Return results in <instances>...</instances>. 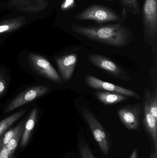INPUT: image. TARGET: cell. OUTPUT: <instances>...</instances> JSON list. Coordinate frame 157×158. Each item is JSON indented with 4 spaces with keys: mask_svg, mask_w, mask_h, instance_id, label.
Instances as JSON below:
<instances>
[{
    "mask_svg": "<svg viewBox=\"0 0 157 158\" xmlns=\"http://www.w3.org/2000/svg\"><path fill=\"white\" fill-rule=\"evenodd\" d=\"M77 61V55L75 53L65 55L56 59V63L62 80L67 81L71 78L73 74Z\"/></svg>",
    "mask_w": 157,
    "mask_h": 158,
    "instance_id": "obj_10",
    "label": "cell"
},
{
    "mask_svg": "<svg viewBox=\"0 0 157 158\" xmlns=\"http://www.w3.org/2000/svg\"><path fill=\"white\" fill-rule=\"evenodd\" d=\"M124 11L134 16L139 15L141 10L138 0H118Z\"/></svg>",
    "mask_w": 157,
    "mask_h": 158,
    "instance_id": "obj_16",
    "label": "cell"
},
{
    "mask_svg": "<svg viewBox=\"0 0 157 158\" xmlns=\"http://www.w3.org/2000/svg\"><path fill=\"white\" fill-rule=\"evenodd\" d=\"M76 0H64L63 2L61 9L63 11H67L72 9L76 4Z\"/></svg>",
    "mask_w": 157,
    "mask_h": 158,
    "instance_id": "obj_22",
    "label": "cell"
},
{
    "mask_svg": "<svg viewBox=\"0 0 157 158\" xmlns=\"http://www.w3.org/2000/svg\"><path fill=\"white\" fill-rule=\"evenodd\" d=\"M88 59L92 64L106 71L113 77L124 81H131L127 71L106 56L99 54H90Z\"/></svg>",
    "mask_w": 157,
    "mask_h": 158,
    "instance_id": "obj_5",
    "label": "cell"
},
{
    "mask_svg": "<svg viewBox=\"0 0 157 158\" xmlns=\"http://www.w3.org/2000/svg\"><path fill=\"white\" fill-rule=\"evenodd\" d=\"M106 1H109V2H112V1H114V0H106Z\"/></svg>",
    "mask_w": 157,
    "mask_h": 158,
    "instance_id": "obj_27",
    "label": "cell"
},
{
    "mask_svg": "<svg viewBox=\"0 0 157 158\" xmlns=\"http://www.w3.org/2000/svg\"><path fill=\"white\" fill-rule=\"evenodd\" d=\"M130 158H138V151L137 149H134Z\"/></svg>",
    "mask_w": 157,
    "mask_h": 158,
    "instance_id": "obj_25",
    "label": "cell"
},
{
    "mask_svg": "<svg viewBox=\"0 0 157 158\" xmlns=\"http://www.w3.org/2000/svg\"><path fill=\"white\" fill-rule=\"evenodd\" d=\"M7 87V79L3 73L0 71V98L2 96Z\"/></svg>",
    "mask_w": 157,
    "mask_h": 158,
    "instance_id": "obj_21",
    "label": "cell"
},
{
    "mask_svg": "<svg viewBox=\"0 0 157 158\" xmlns=\"http://www.w3.org/2000/svg\"><path fill=\"white\" fill-rule=\"evenodd\" d=\"M78 146L80 158H96L89 146L84 140L79 139Z\"/></svg>",
    "mask_w": 157,
    "mask_h": 158,
    "instance_id": "obj_19",
    "label": "cell"
},
{
    "mask_svg": "<svg viewBox=\"0 0 157 158\" xmlns=\"http://www.w3.org/2000/svg\"><path fill=\"white\" fill-rule=\"evenodd\" d=\"M25 124V121H22L14 128H12L6 131L1 137V148L7 145L9 141L19 131L20 128Z\"/></svg>",
    "mask_w": 157,
    "mask_h": 158,
    "instance_id": "obj_18",
    "label": "cell"
},
{
    "mask_svg": "<svg viewBox=\"0 0 157 158\" xmlns=\"http://www.w3.org/2000/svg\"><path fill=\"white\" fill-rule=\"evenodd\" d=\"M37 115L38 110L37 108L33 109L30 112L27 120L25 123L24 131L21 136L20 143V146L21 147L26 146L29 141L31 133L37 121Z\"/></svg>",
    "mask_w": 157,
    "mask_h": 158,
    "instance_id": "obj_12",
    "label": "cell"
},
{
    "mask_svg": "<svg viewBox=\"0 0 157 158\" xmlns=\"http://www.w3.org/2000/svg\"><path fill=\"white\" fill-rule=\"evenodd\" d=\"M149 112L157 119V93L156 90L152 94L150 89L146 88L144 93V104Z\"/></svg>",
    "mask_w": 157,
    "mask_h": 158,
    "instance_id": "obj_14",
    "label": "cell"
},
{
    "mask_svg": "<svg viewBox=\"0 0 157 158\" xmlns=\"http://www.w3.org/2000/svg\"><path fill=\"white\" fill-rule=\"evenodd\" d=\"M25 125L20 128L19 131L12 138V139L9 141V143L6 145V148H7L8 150L10 151V154H11V156L12 157H13L14 153L16 149L18 144V143L20 141V138L22 136Z\"/></svg>",
    "mask_w": 157,
    "mask_h": 158,
    "instance_id": "obj_20",
    "label": "cell"
},
{
    "mask_svg": "<svg viewBox=\"0 0 157 158\" xmlns=\"http://www.w3.org/2000/svg\"><path fill=\"white\" fill-rule=\"evenodd\" d=\"M12 1H13V2H16V1H18V0H12Z\"/></svg>",
    "mask_w": 157,
    "mask_h": 158,
    "instance_id": "obj_28",
    "label": "cell"
},
{
    "mask_svg": "<svg viewBox=\"0 0 157 158\" xmlns=\"http://www.w3.org/2000/svg\"><path fill=\"white\" fill-rule=\"evenodd\" d=\"M149 158H157V149L152 148Z\"/></svg>",
    "mask_w": 157,
    "mask_h": 158,
    "instance_id": "obj_24",
    "label": "cell"
},
{
    "mask_svg": "<svg viewBox=\"0 0 157 158\" xmlns=\"http://www.w3.org/2000/svg\"><path fill=\"white\" fill-rule=\"evenodd\" d=\"M71 30L91 40L117 47H125L134 38L131 29L122 21L107 25L89 26L73 24Z\"/></svg>",
    "mask_w": 157,
    "mask_h": 158,
    "instance_id": "obj_1",
    "label": "cell"
},
{
    "mask_svg": "<svg viewBox=\"0 0 157 158\" xmlns=\"http://www.w3.org/2000/svg\"><path fill=\"white\" fill-rule=\"evenodd\" d=\"M96 94L98 99L107 106L113 105L128 99V97L124 95L107 91H98Z\"/></svg>",
    "mask_w": 157,
    "mask_h": 158,
    "instance_id": "obj_13",
    "label": "cell"
},
{
    "mask_svg": "<svg viewBox=\"0 0 157 158\" xmlns=\"http://www.w3.org/2000/svg\"><path fill=\"white\" fill-rule=\"evenodd\" d=\"M143 23L146 40L155 41L157 37V0H144Z\"/></svg>",
    "mask_w": 157,
    "mask_h": 158,
    "instance_id": "obj_4",
    "label": "cell"
},
{
    "mask_svg": "<svg viewBox=\"0 0 157 158\" xmlns=\"http://www.w3.org/2000/svg\"><path fill=\"white\" fill-rule=\"evenodd\" d=\"M157 119L152 115L144 106L143 123L153 143L154 149H157Z\"/></svg>",
    "mask_w": 157,
    "mask_h": 158,
    "instance_id": "obj_11",
    "label": "cell"
},
{
    "mask_svg": "<svg viewBox=\"0 0 157 158\" xmlns=\"http://www.w3.org/2000/svg\"><path fill=\"white\" fill-rule=\"evenodd\" d=\"M28 59L34 70L39 74L56 83H63V80L57 71L45 57L35 54H29Z\"/></svg>",
    "mask_w": 157,
    "mask_h": 158,
    "instance_id": "obj_7",
    "label": "cell"
},
{
    "mask_svg": "<svg viewBox=\"0 0 157 158\" xmlns=\"http://www.w3.org/2000/svg\"><path fill=\"white\" fill-rule=\"evenodd\" d=\"M85 81L88 86L94 89L118 93L124 95L125 96L134 98L137 99H140L141 98L140 95L133 90L127 89L108 82L104 81L91 75H86L85 77Z\"/></svg>",
    "mask_w": 157,
    "mask_h": 158,
    "instance_id": "obj_8",
    "label": "cell"
},
{
    "mask_svg": "<svg viewBox=\"0 0 157 158\" xmlns=\"http://www.w3.org/2000/svg\"><path fill=\"white\" fill-rule=\"evenodd\" d=\"M82 114L88 124L94 139L98 145L102 153L105 156L109 154L111 141L107 132L100 123L88 109L82 107Z\"/></svg>",
    "mask_w": 157,
    "mask_h": 158,
    "instance_id": "obj_3",
    "label": "cell"
},
{
    "mask_svg": "<svg viewBox=\"0 0 157 158\" xmlns=\"http://www.w3.org/2000/svg\"><path fill=\"white\" fill-rule=\"evenodd\" d=\"M49 87L45 85H36L22 92L13 99L6 108L5 112L7 113L24 106L38 98L48 93Z\"/></svg>",
    "mask_w": 157,
    "mask_h": 158,
    "instance_id": "obj_6",
    "label": "cell"
},
{
    "mask_svg": "<svg viewBox=\"0 0 157 158\" xmlns=\"http://www.w3.org/2000/svg\"><path fill=\"white\" fill-rule=\"evenodd\" d=\"M26 112V110H21L18 111L8 116L0 122V137L6 130H7L13 123L20 118Z\"/></svg>",
    "mask_w": 157,
    "mask_h": 158,
    "instance_id": "obj_17",
    "label": "cell"
},
{
    "mask_svg": "<svg viewBox=\"0 0 157 158\" xmlns=\"http://www.w3.org/2000/svg\"><path fill=\"white\" fill-rule=\"evenodd\" d=\"M141 107L139 104L128 105L118 110L119 118L128 130L137 131L140 127Z\"/></svg>",
    "mask_w": 157,
    "mask_h": 158,
    "instance_id": "obj_9",
    "label": "cell"
},
{
    "mask_svg": "<svg viewBox=\"0 0 157 158\" xmlns=\"http://www.w3.org/2000/svg\"><path fill=\"white\" fill-rule=\"evenodd\" d=\"M10 151L8 150L6 146L4 147L1 149L0 153V158H12Z\"/></svg>",
    "mask_w": 157,
    "mask_h": 158,
    "instance_id": "obj_23",
    "label": "cell"
},
{
    "mask_svg": "<svg viewBox=\"0 0 157 158\" xmlns=\"http://www.w3.org/2000/svg\"><path fill=\"white\" fill-rule=\"evenodd\" d=\"M124 19V15L121 16L111 8L100 4L92 5L73 17L75 20H92L98 24L120 22Z\"/></svg>",
    "mask_w": 157,
    "mask_h": 158,
    "instance_id": "obj_2",
    "label": "cell"
},
{
    "mask_svg": "<svg viewBox=\"0 0 157 158\" xmlns=\"http://www.w3.org/2000/svg\"><path fill=\"white\" fill-rule=\"evenodd\" d=\"M25 23L22 18H16L5 21L0 24V34L14 31L22 27Z\"/></svg>",
    "mask_w": 157,
    "mask_h": 158,
    "instance_id": "obj_15",
    "label": "cell"
},
{
    "mask_svg": "<svg viewBox=\"0 0 157 158\" xmlns=\"http://www.w3.org/2000/svg\"><path fill=\"white\" fill-rule=\"evenodd\" d=\"M1 139H0V153H1Z\"/></svg>",
    "mask_w": 157,
    "mask_h": 158,
    "instance_id": "obj_26",
    "label": "cell"
}]
</instances>
